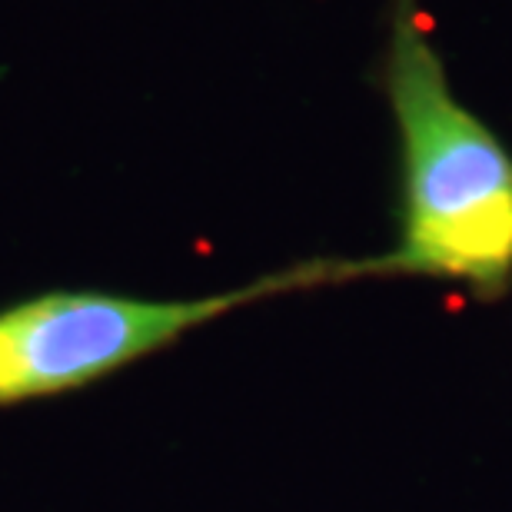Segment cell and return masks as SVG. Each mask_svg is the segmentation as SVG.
I'll use <instances>...</instances> for the list:
<instances>
[{
    "label": "cell",
    "mask_w": 512,
    "mask_h": 512,
    "mask_svg": "<svg viewBox=\"0 0 512 512\" xmlns=\"http://www.w3.org/2000/svg\"><path fill=\"white\" fill-rule=\"evenodd\" d=\"M383 84L399 133V243L383 276L512 290V153L453 94L416 0H393Z\"/></svg>",
    "instance_id": "cell-1"
},
{
    "label": "cell",
    "mask_w": 512,
    "mask_h": 512,
    "mask_svg": "<svg viewBox=\"0 0 512 512\" xmlns=\"http://www.w3.org/2000/svg\"><path fill=\"white\" fill-rule=\"evenodd\" d=\"M376 276L373 260H316L243 290L200 300H130L110 293H47L0 313V403L60 393L114 373L183 333L263 296Z\"/></svg>",
    "instance_id": "cell-2"
}]
</instances>
